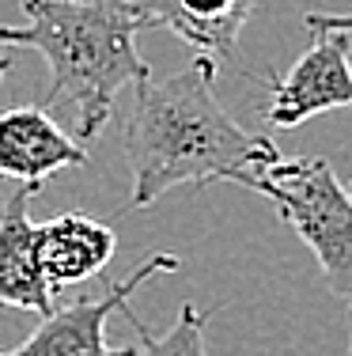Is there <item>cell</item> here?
<instances>
[{
	"label": "cell",
	"mask_w": 352,
	"mask_h": 356,
	"mask_svg": "<svg viewBox=\"0 0 352 356\" xmlns=\"http://www.w3.org/2000/svg\"><path fill=\"white\" fill-rule=\"evenodd\" d=\"M114 247H117L114 232L87 213L53 216L49 224H38L35 232L38 269L53 292L83 284L95 273H103L106 261L114 258Z\"/></svg>",
	"instance_id": "obj_8"
},
{
	"label": "cell",
	"mask_w": 352,
	"mask_h": 356,
	"mask_svg": "<svg viewBox=\"0 0 352 356\" xmlns=\"http://www.w3.org/2000/svg\"><path fill=\"white\" fill-rule=\"evenodd\" d=\"M174 269H178L174 254H152L144 266H137L129 277L106 288L103 296L69 303V307H53L49 315H42V326L27 341L0 356H137V345H129V349L106 345V318L114 311H125V300L140 284H148L159 273H174Z\"/></svg>",
	"instance_id": "obj_4"
},
{
	"label": "cell",
	"mask_w": 352,
	"mask_h": 356,
	"mask_svg": "<svg viewBox=\"0 0 352 356\" xmlns=\"http://www.w3.org/2000/svg\"><path fill=\"white\" fill-rule=\"evenodd\" d=\"M23 27L0 23V46L42 54L53 72L46 110L76 137H99L117 91L152 76L137 49V35L148 31L140 0H23Z\"/></svg>",
	"instance_id": "obj_2"
},
{
	"label": "cell",
	"mask_w": 352,
	"mask_h": 356,
	"mask_svg": "<svg viewBox=\"0 0 352 356\" xmlns=\"http://www.w3.org/2000/svg\"><path fill=\"white\" fill-rule=\"evenodd\" d=\"M239 186L273 201L284 224L311 247L333 296L352 307V197L322 156H276Z\"/></svg>",
	"instance_id": "obj_3"
},
{
	"label": "cell",
	"mask_w": 352,
	"mask_h": 356,
	"mask_svg": "<svg viewBox=\"0 0 352 356\" xmlns=\"http://www.w3.org/2000/svg\"><path fill=\"white\" fill-rule=\"evenodd\" d=\"M254 0H140L148 27H167L208 57H228Z\"/></svg>",
	"instance_id": "obj_9"
},
{
	"label": "cell",
	"mask_w": 352,
	"mask_h": 356,
	"mask_svg": "<svg viewBox=\"0 0 352 356\" xmlns=\"http://www.w3.org/2000/svg\"><path fill=\"white\" fill-rule=\"evenodd\" d=\"M303 23L311 31H341L352 46V12H307Z\"/></svg>",
	"instance_id": "obj_11"
},
{
	"label": "cell",
	"mask_w": 352,
	"mask_h": 356,
	"mask_svg": "<svg viewBox=\"0 0 352 356\" xmlns=\"http://www.w3.org/2000/svg\"><path fill=\"white\" fill-rule=\"evenodd\" d=\"M349 356H352V353H349Z\"/></svg>",
	"instance_id": "obj_14"
},
{
	"label": "cell",
	"mask_w": 352,
	"mask_h": 356,
	"mask_svg": "<svg viewBox=\"0 0 352 356\" xmlns=\"http://www.w3.org/2000/svg\"><path fill=\"white\" fill-rule=\"evenodd\" d=\"M216 61L197 54L182 72L167 80L133 83L129 122H125V159L133 171L129 205L144 209L174 186L242 182L262 171L280 152L269 137L242 129L216 99Z\"/></svg>",
	"instance_id": "obj_1"
},
{
	"label": "cell",
	"mask_w": 352,
	"mask_h": 356,
	"mask_svg": "<svg viewBox=\"0 0 352 356\" xmlns=\"http://www.w3.org/2000/svg\"><path fill=\"white\" fill-rule=\"evenodd\" d=\"M265 122L296 129L326 110L352 106V46L341 31H315V42L288 72H265Z\"/></svg>",
	"instance_id": "obj_5"
},
{
	"label": "cell",
	"mask_w": 352,
	"mask_h": 356,
	"mask_svg": "<svg viewBox=\"0 0 352 356\" xmlns=\"http://www.w3.org/2000/svg\"><path fill=\"white\" fill-rule=\"evenodd\" d=\"M129 326L140 334V345H137V356H208V345H205V322H208V311H197L194 303H182L178 307V318L174 326L167 330L163 337H152L137 318L125 311Z\"/></svg>",
	"instance_id": "obj_10"
},
{
	"label": "cell",
	"mask_w": 352,
	"mask_h": 356,
	"mask_svg": "<svg viewBox=\"0 0 352 356\" xmlns=\"http://www.w3.org/2000/svg\"><path fill=\"white\" fill-rule=\"evenodd\" d=\"M8 69H12V57H8L4 49H0V80H4V76H8Z\"/></svg>",
	"instance_id": "obj_12"
},
{
	"label": "cell",
	"mask_w": 352,
	"mask_h": 356,
	"mask_svg": "<svg viewBox=\"0 0 352 356\" xmlns=\"http://www.w3.org/2000/svg\"><path fill=\"white\" fill-rule=\"evenodd\" d=\"M349 197H352V182H349Z\"/></svg>",
	"instance_id": "obj_13"
},
{
	"label": "cell",
	"mask_w": 352,
	"mask_h": 356,
	"mask_svg": "<svg viewBox=\"0 0 352 356\" xmlns=\"http://www.w3.org/2000/svg\"><path fill=\"white\" fill-rule=\"evenodd\" d=\"M87 152L57 125L46 106H15L0 114V178L42 186L65 167H83Z\"/></svg>",
	"instance_id": "obj_6"
},
{
	"label": "cell",
	"mask_w": 352,
	"mask_h": 356,
	"mask_svg": "<svg viewBox=\"0 0 352 356\" xmlns=\"http://www.w3.org/2000/svg\"><path fill=\"white\" fill-rule=\"evenodd\" d=\"M35 193L38 186L23 182L0 209V311L49 315L53 311V288L46 284V277L38 269V250H35L38 224L27 213Z\"/></svg>",
	"instance_id": "obj_7"
}]
</instances>
